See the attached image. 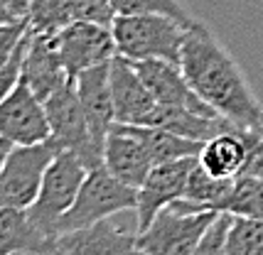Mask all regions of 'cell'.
I'll return each mask as SVG.
<instances>
[{"instance_id":"19","label":"cell","mask_w":263,"mask_h":255,"mask_svg":"<svg viewBox=\"0 0 263 255\" xmlns=\"http://www.w3.org/2000/svg\"><path fill=\"white\" fill-rule=\"evenodd\" d=\"M116 128L126 130L130 135H136L148 152L153 155V162H172V160H182V157H199V152L204 147V142L192 138H182V135H175L165 128H155V125H128V123H116Z\"/></svg>"},{"instance_id":"9","label":"cell","mask_w":263,"mask_h":255,"mask_svg":"<svg viewBox=\"0 0 263 255\" xmlns=\"http://www.w3.org/2000/svg\"><path fill=\"white\" fill-rule=\"evenodd\" d=\"M0 138L10 145H40L52 140L45 101L23 79L0 101Z\"/></svg>"},{"instance_id":"8","label":"cell","mask_w":263,"mask_h":255,"mask_svg":"<svg viewBox=\"0 0 263 255\" xmlns=\"http://www.w3.org/2000/svg\"><path fill=\"white\" fill-rule=\"evenodd\" d=\"M52 42L57 47L59 59L71 81L86 69L111 64V59L118 54L114 30L89 20H74L52 37Z\"/></svg>"},{"instance_id":"26","label":"cell","mask_w":263,"mask_h":255,"mask_svg":"<svg viewBox=\"0 0 263 255\" xmlns=\"http://www.w3.org/2000/svg\"><path fill=\"white\" fill-rule=\"evenodd\" d=\"M27 32H30V23H27V17L0 25V67H3V64H8V61L15 57V52L23 47Z\"/></svg>"},{"instance_id":"33","label":"cell","mask_w":263,"mask_h":255,"mask_svg":"<svg viewBox=\"0 0 263 255\" xmlns=\"http://www.w3.org/2000/svg\"><path fill=\"white\" fill-rule=\"evenodd\" d=\"M140 255H143V253H140Z\"/></svg>"},{"instance_id":"30","label":"cell","mask_w":263,"mask_h":255,"mask_svg":"<svg viewBox=\"0 0 263 255\" xmlns=\"http://www.w3.org/2000/svg\"><path fill=\"white\" fill-rule=\"evenodd\" d=\"M10 142L8 140H3L0 138V169H3V162H5V157H8V152H10Z\"/></svg>"},{"instance_id":"13","label":"cell","mask_w":263,"mask_h":255,"mask_svg":"<svg viewBox=\"0 0 263 255\" xmlns=\"http://www.w3.org/2000/svg\"><path fill=\"white\" fill-rule=\"evenodd\" d=\"M111 93H114L116 123L140 125L158 105L145 81L140 79L136 64L121 54L111 59Z\"/></svg>"},{"instance_id":"18","label":"cell","mask_w":263,"mask_h":255,"mask_svg":"<svg viewBox=\"0 0 263 255\" xmlns=\"http://www.w3.org/2000/svg\"><path fill=\"white\" fill-rule=\"evenodd\" d=\"M251 133L253 130L231 128L217 138L206 140L202 152H199L202 169H206L212 177H219V179H236L243 172V164L249 160Z\"/></svg>"},{"instance_id":"22","label":"cell","mask_w":263,"mask_h":255,"mask_svg":"<svg viewBox=\"0 0 263 255\" xmlns=\"http://www.w3.org/2000/svg\"><path fill=\"white\" fill-rule=\"evenodd\" d=\"M219 211L263 219V177H246V174L236 177L231 194L221 201Z\"/></svg>"},{"instance_id":"2","label":"cell","mask_w":263,"mask_h":255,"mask_svg":"<svg viewBox=\"0 0 263 255\" xmlns=\"http://www.w3.org/2000/svg\"><path fill=\"white\" fill-rule=\"evenodd\" d=\"M190 25L175 20L170 15L148 12V15H116L114 37L121 57L130 61L143 59H165L180 64L182 45Z\"/></svg>"},{"instance_id":"14","label":"cell","mask_w":263,"mask_h":255,"mask_svg":"<svg viewBox=\"0 0 263 255\" xmlns=\"http://www.w3.org/2000/svg\"><path fill=\"white\" fill-rule=\"evenodd\" d=\"M74 83H77L81 108H84L89 128H91V135L103 150V142L108 138L111 128L116 125L114 93H111V64L86 69L74 79Z\"/></svg>"},{"instance_id":"12","label":"cell","mask_w":263,"mask_h":255,"mask_svg":"<svg viewBox=\"0 0 263 255\" xmlns=\"http://www.w3.org/2000/svg\"><path fill=\"white\" fill-rule=\"evenodd\" d=\"M59 255H140L138 231L114 219L59 236Z\"/></svg>"},{"instance_id":"25","label":"cell","mask_w":263,"mask_h":255,"mask_svg":"<svg viewBox=\"0 0 263 255\" xmlns=\"http://www.w3.org/2000/svg\"><path fill=\"white\" fill-rule=\"evenodd\" d=\"M231 216L234 214H229V211H219V216L206 228V233L197 243L192 255H227V231L231 226Z\"/></svg>"},{"instance_id":"20","label":"cell","mask_w":263,"mask_h":255,"mask_svg":"<svg viewBox=\"0 0 263 255\" xmlns=\"http://www.w3.org/2000/svg\"><path fill=\"white\" fill-rule=\"evenodd\" d=\"M234 189V179H219V177H212V174L202 169V164L197 160L195 169L190 172V179H187V186H184L182 199L190 201L197 209H214L219 211L221 201L231 194Z\"/></svg>"},{"instance_id":"16","label":"cell","mask_w":263,"mask_h":255,"mask_svg":"<svg viewBox=\"0 0 263 255\" xmlns=\"http://www.w3.org/2000/svg\"><path fill=\"white\" fill-rule=\"evenodd\" d=\"M23 81L32 89L42 101H47L52 93L71 81L64 71V64L59 59V52L49 35H37L30 30L27 49L23 61Z\"/></svg>"},{"instance_id":"24","label":"cell","mask_w":263,"mask_h":255,"mask_svg":"<svg viewBox=\"0 0 263 255\" xmlns=\"http://www.w3.org/2000/svg\"><path fill=\"white\" fill-rule=\"evenodd\" d=\"M116 8V15H148V12H160L170 15L184 25H192L195 17L180 5V0H111Z\"/></svg>"},{"instance_id":"4","label":"cell","mask_w":263,"mask_h":255,"mask_svg":"<svg viewBox=\"0 0 263 255\" xmlns=\"http://www.w3.org/2000/svg\"><path fill=\"white\" fill-rule=\"evenodd\" d=\"M136 206L138 189L123 184L103 164H99L86 174L79 189V197L71 204V209L59 219L57 231L62 236V233L79 231V228H89L99 221L116 219L118 214H126V211L136 214Z\"/></svg>"},{"instance_id":"17","label":"cell","mask_w":263,"mask_h":255,"mask_svg":"<svg viewBox=\"0 0 263 255\" xmlns=\"http://www.w3.org/2000/svg\"><path fill=\"white\" fill-rule=\"evenodd\" d=\"M12 253L59 255V238L42 231L27 209L0 206V255Z\"/></svg>"},{"instance_id":"32","label":"cell","mask_w":263,"mask_h":255,"mask_svg":"<svg viewBox=\"0 0 263 255\" xmlns=\"http://www.w3.org/2000/svg\"><path fill=\"white\" fill-rule=\"evenodd\" d=\"M12 255H49V253H12Z\"/></svg>"},{"instance_id":"29","label":"cell","mask_w":263,"mask_h":255,"mask_svg":"<svg viewBox=\"0 0 263 255\" xmlns=\"http://www.w3.org/2000/svg\"><path fill=\"white\" fill-rule=\"evenodd\" d=\"M241 174H246V177H263V138L256 133V130L251 133L249 160H246V164H243V172Z\"/></svg>"},{"instance_id":"1","label":"cell","mask_w":263,"mask_h":255,"mask_svg":"<svg viewBox=\"0 0 263 255\" xmlns=\"http://www.w3.org/2000/svg\"><path fill=\"white\" fill-rule=\"evenodd\" d=\"M180 69L190 86L219 116L229 118L234 125L243 130L256 128L263 105L258 103L239 61L199 20L187 27Z\"/></svg>"},{"instance_id":"23","label":"cell","mask_w":263,"mask_h":255,"mask_svg":"<svg viewBox=\"0 0 263 255\" xmlns=\"http://www.w3.org/2000/svg\"><path fill=\"white\" fill-rule=\"evenodd\" d=\"M227 255H263V219L231 216Z\"/></svg>"},{"instance_id":"27","label":"cell","mask_w":263,"mask_h":255,"mask_svg":"<svg viewBox=\"0 0 263 255\" xmlns=\"http://www.w3.org/2000/svg\"><path fill=\"white\" fill-rule=\"evenodd\" d=\"M74 15L77 20H89L111 27L116 20V8L111 0H74Z\"/></svg>"},{"instance_id":"7","label":"cell","mask_w":263,"mask_h":255,"mask_svg":"<svg viewBox=\"0 0 263 255\" xmlns=\"http://www.w3.org/2000/svg\"><path fill=\"white\" fill-rule=\"evenodd\" d=\"M45 105L52 140L59 145V150H71L74 155H79L89 169L99 167L103 162V150L91 135V128L77 93V83L67 81L47 98Z\"/></svg>"},{"instance_id":"3","label":"cell","mask_w":263,"mask_h":255,"mask_svg":"<svg viewBox=\"0 0 263 255\" xmlns=\"http://www.w3.org/2000/svg\"><path fill=\"white\" fill-rule=\"evenodd\" d=\"M217 216L214 209H197L177 199L138 233V250L143 255H192Z\"/></svg>"},{"instance_id":"28","label":"cell","mask_w":263,"mask_h":255,"mask_svg":"<svg viewBox=\"0 0 263 255\" xmlns=\"http://www.w3.org/2000/svg\"><path fill=\"white\" fill-rule=\"evenodd\" d=\"M27 39H30V32H27V37H25L23 47L15 52V57L8 61V64H3L0 67V101L8 96V93L20 83V79H23V61H25V49H27Z\"/></svg>"},{"instance_id":"31","label":"cell","mask_w":263,"mask_h":255,"mask_svg":"<svg viewBox=\"0 0 263 255\" xmlns=\"http://www.w3.org/2000/svg\"><path fill=\"white\" fill-rule=\"evenodd\" d=\"M253 130H256V133L263 138V111H261V118H258V123H256V128H253Z\"/></svg>"},{"instance_id":"10","label":"cell","mask_w":263,"mask_h":255,"mask_svg":"<svg viewBox=\"0 0 263 255\" xmlns=\"http://www.w3.org/2000/svg\"><path fill=\"white\" fill-rule=\"evenodd\" d=\"M197 160L199 157H182V160H172V162H160L150 169L143 186L138 189V206H136L138 233L143 228H148L150 221L155 219L165 206H170L172 201L182 199L190 172L195 169Z\"/></svg>"},{"instance_id":"5","label":"cell","mask_w":263,"mask_h":255,"mask_svg":"<svg viewBox=\"0 0 263 255\" xmlns=\"http://www.w3.org/2000/svg\"><path fill=\"white\" fill-rule=\"evenodd\" d=\"M91 172L86 162L71 150H59L52 164L47 167V174L42 179L40 194L34 199V204L27 209L30 219L49 236L59 238V219L71 209V204L79 197V189L86 179V174Z\"/></svg>"},{"instance_id":"11","label":"cell","mask_w":263,"mask_h":255,"mask_svg":"<svg viewBox=\"0 0 263 255\" xmlns=\"http://www.w3.org/2000/svg\"><path fill=\"white\" fill-rule=\"evenodd\" d=\"M136 64L140 79L145 81L150 89L153 98L162 105H177V108H187L202 116H219L212 105L190 86L184 79L180 64H172L165 59H143V61H133Z\"/></svg>"},{"instance_id":"15","label":"cell","mask_w":263,"mask_h":255,"mask_svg":"<svg viewBox=\"0 0 263 255\" xmlns=\"http://www.w3.org/2000/svg\"><path fill=\"white\" fill-rule=\"evenodd\" d=\"M103 167L114 174L116 179H121L123 184L140 189L150 169L155 167L153 155L148 147L126 130L121 128H111L108 138L103 142Z\"/></svg>"},{"instance_id":"6","label":"cell","mask_w":263,"mask_h":255,"mask_svg":"<svg viewBox=\"0 0 263 255\" xmlns=\"http://www.w3.org/2000/svg\"><path fill=\"white\" fill-rule=\"evenodd\" d=\"M57 152L59 145L54 140L40 145H12L0 169V206L30 209Z\"/></svg>"},{"instance_id":"21","label":"cell","mask_w":263,"mask_h":255,"mask_svg":"<svg viewBox=\"0 0 263 255\" xmlns=\"http://www.w3.org/2000/svg\"><path fill=\"white\" fill-rule=\"evenodd\" d=\"M74 20V0H30L27 5V23L37 35L54 37Z\"/></svg>"}]
</instances>
